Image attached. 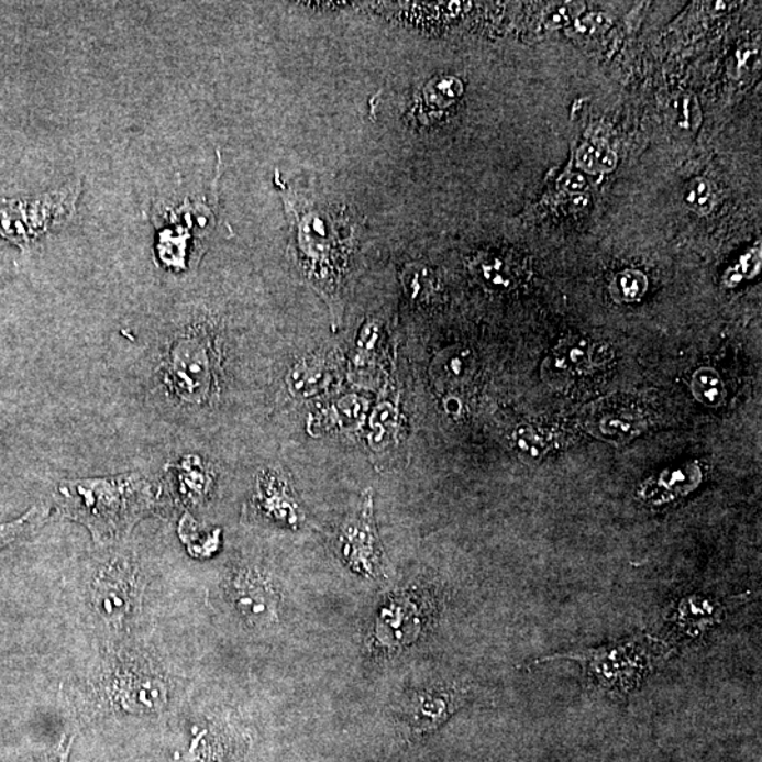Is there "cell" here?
Instances as JSON below:
<instances>
[{"label": "cell", "mask_w": 762, "mask_h": 762, "mask_svg": "<svg viewBox=\"0 0 762 762\" xmlns=\"http://www.w3.org/2000/svg\"><path fill=\"white\" fill-rule=\"evenodd\" d=\"M702 472L695 463H686L675 470H669L656 477L642 483L639 496L642 501L652 503L660 506L661 503L677 499V497L689 495L699 486Z\"/></svg>", "instance_id": "cell-11"}, {"label": "cell", "mask_w": 762, "mask_h": 762, "mask_svg": "<svg viewBox=\"0 0 762 762\" xmlns=\"http://www.w3.org/2000/svg\"><path fill=\"white\" fill-rule=\"evenodd\" d=\"M571 14L567 13V7L557 8L552 10L550 16H548L546 22L550 26L560 27L564 24L570 23Z\"/></svg>", "instance_id": "cell-32"}, {"label": "cell", "mask_w": 762, "mask_h": 762, "mask_svg": "<svg viewBox=\"0 0 762 762\" xmlns=\"http://www.w3.org/2000/svg\"><path fill=\"white\" fill-rule=\"evenodd\" d=\"M649 280L641 272L626 270L617 274L610 286L611 297L619 302H639L645 296Z\"/></svg>", "instance_id": "cell-20"}, {"label": "cell", "mask_w": 762, "mask_h": 762, "mask_svg": "<svg viewBox=\"0 0 762 762\" xmlns=\"http://www.w3.org/2000/svg\"><path fill=\"white\" fill-rule=\"evenodd\" d=\"M685 201L700 216L709 213L715 207L714 189L710 183L704 178L694 179L686 188Z\"/></svg>", "instance_id": "cell-25"}, {"label": "cell", "mask_w": 762, "mask_h": 762, "mask_svg": "<svg viewBox=\"0 0 762 762\" xmlns=\"http://www.w3.org/2000/svg\"><path fill=\"white\" fill-rule=\"evenodd\" d=\"M81 186L68 187L46 196L0 198V241L27 251L56 225L71 219L76 212Z\"/></svg>", "instance_id": "cell-4"}, {"label": "cell", "mask_w": 762, "mask_h": 762, "mask_svg": "<svg viewBox=\"0 0 762 762\" xmlns=\"http://www.w3.org/2000/svg\"><path fill=\"white\" fill-rule=\"evenodd\" d=\"M462 92L463 87L460 79L452 77L435 79L423 91V103L430 111H435V109L441 111V109L451 107Z\"/></svg>", "instance_id": "cell-22"}, {"label": "cell", "mask_w": 762, "mask_h": 762, "mask_svg": "<svg viewBox=\"0 0 762 762\" xmlns=\"http://www.w3.org/2000/svg\"><path fill=\"white\" fill-rule=\"evenodd\" d=\"M641 428L642 421L627 412H612L610 416L603 417L600 421L603 433L611 438H620L621 441L630 440L641 431Z\"/></svg>", "instance_id": "cell-24"}, {"label": "cell", "mask_w": 762, "mask_h": 762, "mask_svg": "<svg viewBox=\"0 0 762 762\" xmlns=\"http://www.w3.org/2000/svg\"><path fill=\"white\" fill-rule=\"evenodd\" d=\"M211 341L199 333L179 338L169 349L167 383L177 397L191 405L211 400L216 387V358Z\"/></svg>", "instance_id": "cell-6"}, {"label": "cell", "mask_w": 762, "mask_h": 762, "mask_svg": "<svg viewBox=\"0 0 762 762\" xmlns=\"http://www.w3.org/2000/svg\"><path fill=\"white\" fill-rule=\"evenodd\" d=\"M49 516V507L46 505H36L18 520L2 522L0 524V551L4 548L12 545L13 542L24 538L32 532L36 531L37 528L42 527L44 522L47 521Z\"/></svg>", "instance_id": "cell-17"}, {"label": "cell", "mask_w": 762, "mask_h": 762, "mask_svg": "<svg viewBox=\"0 0 762 762\" xmlns=\"http://www.w3.org/2000/svg\"><path fill=\"white\" fill-rule=\"evenodd\" d=\"M560 186L566 192L581 194L586 188V179L579 176V174H567V176L561 179Z\"/></svg>", "instance_id": "cell-31"}, {"label": "cell", "mask_w": 762, "mask_h": 762, "mask_svg": "<svg viewBox=\"0 0 762 762\" xmlns=\"http://www.w3.org/2000/svg\"><path fill=\"white\" fill-rule=\"evenodd\" d=\"M692 395L700 405L719 407L726 400V387L715 368L702 367L692 376Z\"/></svg>", "instance_id": "cell-18"}, {"label": "cell", "mask_w": 762, "mask_h": 762, "mask_svg": "<svg viewBox=\"0 0 762 762\" xmlns=\"http://www.w3.org/2000/svg\"><path fill=\"white\" fill-rule=\"evenodd\" d=\"M231 595L238 610L254 626H267L277 619L278 593L270 577L257 570L239 571L231 582Z\"/></svg>", "instance_id": "cell-8"}, {"label": "cell", "mask_w": 762, "mask_h": 762, "mask_svg": "<svg viewBox=\"0 0 762 762\" xmlns=\"http://www.w3.org/2000/svg\"><path fill=\"white\" fill-rule=\"evenodd\" d=\"M576 29L582 33H597L610 26V20L606 14L592 13L584 19H577Z\"/></svg>", "instance_id": "cell-29"}, {"label": "cell", "mask_w": 762, "mask_h": 762, "mask_svg": "<svg viewBox=\"0 0 762 762\" xmlns=\"http://www.w3.org/2000/svg\"><path fill=\"white\" fill-rule=\"evenodd\" d=\"M63 517L87 528L95 544L112 546L156 506L153 483L141 473H123L59 483L56 492Z\"/></svg>", "instance_id": "cell-1"}, {"label": "cell", "mask_w": 762, "mask_h": 762, "mask_svg": "<svg viewBox=\"0 0 762 762\" xmlns=\"http://www.w3.org/2000/svg\"><path fill=\"white\" fill-rule=\"evenodd\" d=\"M371 445L373 450H380L397 437L398 411L390 402H383L371 417Z\"/></svg>", "instance_id": "cell-19"}, {"label": "cell", "mask_w": 762, "mask_h": 762, "mask_svg": "<svg viewBox=\"0 0 762 762\" xmlns=\"http://www.w3.org/2000/svg\"><path fill=\"white\" fill-rule=\"evenodd\" d=\"M481 276L485 283L492 287H510L512 274L505 262L500 258H492L481 264Z\"/></svg>", "instance_id": "cell-26"}, {"label": "cell", "mask_w": 762, "mask_h": 762, "mask_svg": "<svg viewBox=\"0 0 762 762\" xmlns=\"http://www.w3.org/2000/svg\"><path fill=\"white\" fill-rule=\"evenodd\" d=\"M331 368L325 358H306L292 367L287 380L288 388L298 397L316 396L331 385Z\"/></svg>", "instance_id": "cell-15"}, {"label": "cell", "mask_w": 762, "mask_h": 762, "mask_svg": "<svg viewBox=\"0 0 762 762\" xmlns=\"http://www.w3.org/2000/svg\"><path fill=\"white\" fill-rule=\"evenodd\" d=\"M724 607L707 596H687L677 603L672 621L686 636H700L719 622Z\"/></svg>", "instance_id": "cell-13"}, {"label": "cell", "mask_w": 762, "mask_h": 762, "mask_svg": "<svg viewBox=\"0 0 762 762\" xmlns=\"http://www.w3.org/2000/svg\"><path fill=\"white\" fill-rule=\"evenodd\" d=\"M676 108L681 109V113L677 114V126L687 131V129H694L699 124V108H697L695 98L686 97L680 99Z\"/></svg>", "instance_id": "cell-27"}, {"label": "cell", "mask_w": 762, "mask_h": 762, "mask_svg": "<svg viewBox=\"0 0 762 762\" xmlns=\"http://www.w3.org/2000/svg\"><path fill=\"white\" fill-rule=\"evenodd\" d=\"M603 355L599 347L593 345L586 339L566 338L555 347L552 355L544 363V377L546 382L556 383L572 380L579 376L589 375L593 368L601 365Z\"/></svg>", "instance_id": "cell-9"}, {"label": "cell", "mask_w": 762, "mask_h": 762, "mask_svg": "<svg viewBox=\"0 0 762 762\" xmlns=\"http://www.w3.org/2000/svg\"><path fill=\"white\" fill-rule=\"evenodd\" d=\"M576 163L579 168L589 174H597V144L585 143L576 153Z\"/></svg>", "instance_id": "cell-28"}, {"label": "cell", "mask_w": 762, "mask_h": 762, "mask_svg": "<svg viewBox=\"0 0 762 762\" xmlns=\"http://www.w3.org/2000/svg\"><path fill=\"white\" fill-rule=\"evenodd\" d=\"M654 641L649 637H636L619 645L606 649L545 656L535 664L554 660H574L584 664L587 676L600 689L615 696L631 694L649 674L654 654Z\"/></svg>", "instance_id": "cell-3"}, {"label": "cell", "mask_w": 762, "mask_h": 762, "mask_svg": "<svg viewBox=\"0 0 762 762\" xmlns=\"http://www.w3.org/2000/svg\"><path fill=\"white\" fill-rule=\"evenodd\" d=\"M92 700L108 710L134 716L158 714L172 696V682L151 656L137 651L112 652L92 677Z\"/></svg>", "instance_id": "cell-2"}, {"label": "cell", "mask_w": 762, "mask_h": 762, "mask_svg": "<svg viewBox=\"0 0 762 762\" xmlns=\"http://www.w3.org/2000/svg\"><path fill=\"white\" fill-rule=\"evenodd\" d=\"M595 143V142H593ZM597 144V172L610 173L617 166V156L605 143Z\"/></svg>", "instance_id": "cell-30"}, {"label": "cell", "mask_w": 762, "mask_h": 762, "mask_svg": "<svg viewBox=\"0 0 762 762\" xmlns=\"http://www.w3.org/2000/svg\"><path fill=\"white\" fill-rule=\"evenodd\" d=\"M144 579L141 566L129 555L113 556L95 575L91 599L95 611L109 626L121 627L141 606Z\"/></svg>", "instance_id": "cell-5"}, {"label": "cell", "mask_w": 762, "mask_h": 762, "mask_svg": "<svg viewBox=\"0 0 762 762\" xmlns=\"http://www.w3.org/2000/svg\"><path fill=\"white\" fill-rule=\"evenodd\" d=\"M445 408L448 411V415L451 416H460V412L462 411V405L460 398L456 397H448L445 400Z\"/></svg>", "instance_id": "cell-33"}, {"label": "cell", "mask_w": 762, "mask_h": 762, "mask_svg": "<svg viewBox=\"0 0 762 762\" xmlns=\"http://www.w3.org/2000/svg\"><path fill=\"white\" fill-rule=\"evenodd\" d=\"M438 377L446 385H460L472 372L471 353L451 349L438 361Z\"/></svg>", "instance_id": "cell-21"}, {"label": "cell", "mask_w": 762, "mask_h": 762, "mask_svg": "<svg viewBox=\"0 0 762 762\" xmlns=\"http://www.w3.org/2000/svg\"><path fill=\"white\" fill-rule=\"evenodd\" d=\"M254 506L264 516L286 524H296L297 505L290 496V490L277 472L267 471L258 476L256 495L253 497Z\"/></svg>", "instance_id": "cell-12"}, {"label": "cell", "mask_w": 762, "mask_h": 762, "mask_svg": "<svg viewBox=\"0 0 762 762\" xmlns=\"http://www.w3.org/2000/svg\"><path fill=\"white\" fill-rule=\"evenodd\" d=\"M463 691L456 686H438L418 692L407 707V721L415 733L438 729L461 706Z\"/></svg>", "instance_id": "cell-10"}, {"label": "cell", "mask_w": 762, "mask_h": 762, "mask_svg": "<svg viewBox=\"0 0 762 762\" xmlns=\"http://www.w3.org/2000/svg\"><path fill=\"white\" fill-rule=\"evenodd\" d=\"M366 401L357 397H346L336 402L335 406L328 408L322 415L312 418L310 426L312 433L331 430L336 427H352L353 423L361 420L363 412L366 410Z\"/></svg>", "instance_id": "cell-16"}, {"label": "cell", "mask_w": 762, "mask_h": 762, "mask_svg": "<svg viewBox=\"0 0 762 762\" xmlns=\"http://www.w3.org/2000/svg\"><path fill=\"white\" fill-rule=\"evenodd\" d=\"M174 481L179 497L186 503L198 505L206 500L212 489V473L201 457L186 456L174 466Z\"/></svg>", "instance_id": "cell-14"}, {"label": "cell", "mask_w": 762, "mask_h": 762, "mask_svg": "<svg viewBox=\"0 0 762 762\" xmlns=\"http://www.w3.org/2000/svg\"><path fill=\"white\" fill-rule=\"evenodd\" d=\"M341 552L358 574L376 576L380 571L383 551L373 521L372 495L366 496L361 512L342 528Z\"/></svg>", "instance_id": "cell-7"}, {"label": "cell", "mask_w": 762, "mask_h": 762, "mask_svg": "<svg viewBox=\"0 0 762 762\" xmlns=\"http://www.w3.org/2000/svg\"><path fill=\"white\" fill-rule=\"evenodd\" d=\"M761 268V246L750 249L741 256L739 263L725 274L724 283L726 287L739 286L741 281L751 280Z\"/></svg>", "instance_id": "cell-23"}]
</instances>
